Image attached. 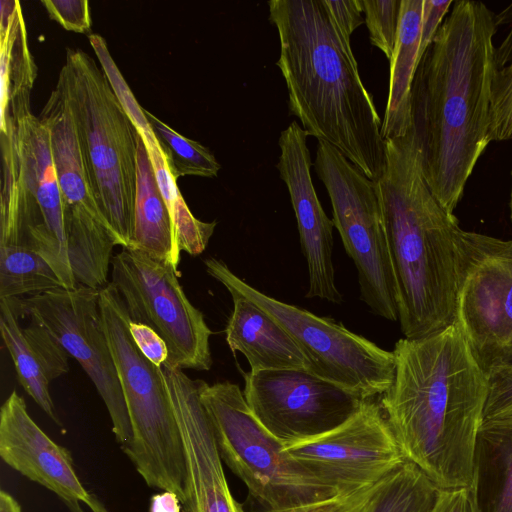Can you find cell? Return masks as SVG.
Returning <instances> with one entry per match:
<instances>
[{
    "instance_id": "36",
    "label": "cell",
    "mask_w": 512,
    "mask_h": 512,
    "mask_svg": "<svg viewBox=\"0 0 512 512\" xmlns=\"http://www.w3.org/2000/svg\"><path fill=\"white\" fill-rule=\"evenodd\" d=\"M335 27L340 35L350 41L351 34L363 24L359 0H324Z\"/></svg>"
},
{
    "instance_id": "40",
    "label": "cell",
    "mask_w": 512,
    "mask_h": 512,
    "mask_svg": "<svg viewBox=\"0 0 512 512\" xmlns=\"http://www.w3.org/2000/svg\"><path fill=\"white\" fill-rule=\"evenodd\" d=\"M504 11L507 14H509L510 16H512V4L509 7H507ZM497 17L503 18L500 16H497ZM503 19H507V18H503ZM507 22L512 23V20L508 19ZM511 26H512V24H511ZM495 58H496L497 69L502 68L512 62V27H511L510 32L507 34V36L504 38V40L500 44V46L498 48H496Z\"/></svg>"
},
{
    "instance_id": "18",
    "label": "cell",
    "mask_w": 512,
    "mask_h": 512,
    "mask_svg": "<svg viewBox=\"0 0 512 512\" xmlns=\"http://www.w3.org/2000/svg\"><path fill=\"white\" fill-rule=\"evenodd\" d=\"M308 132L293 121L279 137L276 165L295 212L302 253L308 268L307 298L340 303L333 264L334 223L323 210L311 178Z\"/></svg>"
},
{
    "instance_id": "23",
    "label": "cell",
    "mask_w": 512,
    "mask_h": 512,
    "mask_svg": "<svg viewBox=\"0 0 512 512\" xmlns=\"http://www.w3.org/2000/svg\"><path fill=\"white\" fill-rule=\"evenodd\" d=\"M423 0H402L398 36L390 62L389 91L382 119L384 140L405 136L412 127V86L421 60Z\"/></svg>"
},
{
    "instance_id": "4",
    "label": "cell",
    "mask_w": 512,
    "mask_h": 512,
    "mask_svg": "<svg viewBox=\"0 0 512 512\" xmlns=\"http://www.w3.org/2000/svg\"><path fill=\"white\" fill-rule=\"evenodd\" d=\"M386 165L375 181L405 338L438 333L455 322L456 236L460 229L427 185L413 128L385 140Z\"/></svg>"
},
{
    "instance_id": "39",
    "label": "cell",
    "mask_w": 512,
    "mask_h": 512,
    "mask_svg": "<svg viewBox=\"0 0 512 512\" xmlns=\"http://www.w3.org/2000/svg\"><path fill=\"white\" fill-rule=\"evenodd\" d=\"M179 497L171 491H163L152 496L149 512H181Z\"/></svg>"
},
{
    "instance_id": "28",
    "label": "cell",
    "mask_w": 512,
    "mask_h": 512,
    "mask_svg": "<svg viewBox=\"0 0 512 512\" xmlns=\"http://www.w3.org/2000/svg\"><path fill=\"white\" fill-rule=\"evenodd\" d=\"M63 288L51 265L25 245L0 246V299L34 296Z\"/></svg>"
},
{
    "instance_id": "34",
    "label": "cell",
    "mask_w": 512,
    "mask_h": 512,
    "mask_svg": "<svg viewBox=\"0 0 512 512\" xmlns=\"http://www.w3.org/2000/svg\"><path fill=\"white\" fill-rule=\"evenodd\" d=\"M51 19L66 30L84 33L91 28L89 2L87 0H42Z\"/></svg>"
},
{
    "instance_id": "7",
    "label": "cell",
    "mask_w": 512,
    "mask_h": 512,
    "mask_svg": "<svg viewBox=\"0 0 512 512\" xmlns=\"http://www.w3.org/2000/svg\"><path fill=\"white\" fill-rule=\"evenodd\" d=\"M63 79L97 204L127 248L136 194L139 132L102 68L81 49H67Z\"/></svg>"
},
{
    "instance_id": "31",
    "label": "cell",
    "mask_w": 512,
    "mask_h": 512,
    "mask_svg": "<svg viewBox=\"0 0 512 512\" xmlns=\"http://www.w3.org/2000/svg\"><path fill=\"white\" fill-rule=\"evenodd\" d=\"M402 0H359L370 43L391 60L399 30Z\"/></svg>"
},
{
    "instance_id": "27",
    "label": "cell",
    "mask_w": 512,
    "mask_h": 512,
    "mask_svg": "<svg viewBox=\"0 0 512 512\" xmlns=\"http://www.w3.org/2000/svg\"><path fill=\"white\" fill-rule=\"evenodd\" d=\"M479 512H512V437H479Z\"/></svg>"
},
{
    "instance_id": "41",
    "label": "cell",
    "mask_w": 512,
    "mask_h": 512,
    "mask_svg": "<svg viewBox=\"0 0 512 512\" xmlns=\"http://www.w3.org/2000/svg\"><path fill=\"white\" fill-rule=\"evenodd\" d=\"M0 512H22L18 501L5 490L0 491Z\"/></svg>"
},
{
    "instance_id": "33",
    "label": "cell",
    "mask_w": 512,
    "mask_h": 512,
    "mask_svg": "<svg viewBox=\"0 0 512 512\" xmlns=\"http://www.w3.org/2000/svg\"><path fill=\"white\" fill-rule=\"evenodd\" d=\"M488 135L490 142L512 141V62L494 74Z\"/></svg>"
},
{
    "instance_id": "8",
    "label": "cell",
    "mask_w": 512,
    "mask_h": 512,
    "mask_svg": "<svg viewBox=\"0 0 512 512\" xmlns=\"http://www.w3.org/2000/svg\"><path fill=\"white\" fill-rule=\"evenodd\" d=\"M105 333L128 410L133 437L121 447L145 483L185 500L186 460L179 426L156 366L139 350L130 317L112 282L99 291Z\"/></svg>"
},
{
    "instance_id": "10",
    "label": "cell",
    "mask_w": 512,
    "mask_h": 512,
    "mask_svg": "<svg viewBox=\"0 0 512 512\" xmlns=\"http://www.w3.org/2000/svg\"><path fill=\"white\" fill-rule=\"evenodd\" d=\"M315 172L328 192L333 223L358 274L362 301L398 321L399 298L375 182L335 147L318 140Z\"/></svg>"
},
{
    "instance_id": "38",
    "label": "cell",
    "mask_w": 512,
    "mask_h": 512,
    "mask_svg": "<svg viewBox=\"0 0 512 512\" xmlns=\"http://www.w3.org/2000/svg\"><path fill=\"white\" fill-rule=\"evenodd\" d=\"M432 512H479L477 479L470 487L443 490Z\"/></svg>"
},
{
    "instance_id": "14",
    "label": "cell",
    "mask_w": 512,
    "mask_h": 512,
    "mask_svg": "<svg viewBox=\"0 0 512 512\" xmlns=\"http://www.w3.org/2000/svg\"><path fill=\"white\" fill-rule=\"evenodd\" d=\"M100 289L78 285L56 288L42 294L7 299L16 314L36 322L78 361L102 398L120 447L132 440L128 410L115 362L105 333Z\"/></svg>"
},
{
    "instance_id": "16",
    "label": "cell",
    "mask_w": 512,
    "mask_h": 512,
    "mask_svg": "<svg viewBox=\"0 0 512 512\" xmlns=\"http://www.w3.org/2000/svg\"><path fill=\"white\" fill-rule=\"evenodd\" d=\"M244 378L253 415L285 446L335 429L364 402L306 369L250 370Z\"/></svg>"
},
{
    "instance_id": "42",
    "label": "cell",
    "mask_w": 512,
    "mask_h": 512,
    "mask_svg": "<svg viewBox=\"0 0 512 512\" xmlns=\"http://www.w3.org/2000/svg\"><path fill=\"white\" fill-rule=\"evenodd\" d=\"M70 512H85L78 501L64 502ZM92 512H109L106 507L96 498L90 507Z\"/></svg>"
},
{
    "instance_id": "26",
    "label": "cell",
    "mask_w": 512,
    "mask_h": 512,
    "mask_svg": "<svg viewBox=\"0 0 512 512\" xmlns=\"http://www.w3.org/2000/svg\"><path fill=\"white\" fill-rule=\"evenodd\" d=\"M143 140L155 171L159 189L170 211L179 248L189 255L197 256L206 249L217 222H204L192 214L179 191L177 181L169 170L154 133L144 137Z\"/></svg>"
},
{
    "instance_id": "30",
    "label": "cell",
    "mask_w": 512,
    "mask_h": 512,
    "mask_svg": "<svg viewBox=\"0 0 512 512\" xmlns=\"http://www.w3.org/2000/svg\"><path fill=\"white\" fill-rule=\"evenodd\" d=\"M488 394L480 436L512 437V366L488 372Z\"/></svg>"
},
{
    "instance_id": "5",
    "label": "cell",
    "mask_w": 512,
    "mask_h": 512,
    "mask_svg": "<svg viewBox=\"0 0 512 512\" xmlns=\"http://www.w3.org/2000/svg\"><path fill=\"white\" fill-rule=\"evenodd\" d=\"M0 130V246L32 248L51 265L63 288L75 289L49 131L31 106L1 113Z\"/></svg>"
},
{
    "instance_id": "22",
    "label": "cell",
    "mask_w": 512,
    "mask_h": 512,
    "mask_svg": "<svg viewBox=\"0 0 512 512\" xmlns=\"http://www.w3.org/2000/svg\"><path fill=\"white\" fill-rule=\"evenodd\" d=\"M127 248L140 250L178 268L181 250L175 226L159 189L147 147L140 134L137 150L136 194Z\"/></svg>"
},
{
    "instance_id": "12",
    "label": "cell",
    "mask_w": 512,
    "mask_h": 512,
    "mask_svg": "<svg viewBox=\"0 0 512 512\" xmlns=\"http://www.w3.org/2000/svg\"><path fill=\"white\" fill-rule=\"evenodd\" d=\"M39 118L50 135L73 275L77 284L101 289L108 284L112 251L120 242L93 194L60 76Z\"/></svg>"
},
{
    "instance_id": "29",
    "label": "cell",
    "mask_w": 512,
    "mask_h": 512,
    "mask_svg": "<svg viewBox=\"0 0 512 512\" xmlns=\"http://www.w3.org/2000/svg\"><path fill=\"white\" fill-rule=\"evenodd\" d=\"M172 176L217 177L221 165L208 148L188 139L144 110Z\"/></svg>"
},
{
    "instance_id": "21",
    "label": "cell",
    "mask_w": 512,
    "mask_h": 512,
    "mask_svg": "<svg viewBox=\"0 0 512 512\" xmlns=\"http://www.w3.org/2000/svg\"><path fill=\"white\" fill-rule=\"evenodd\" d=\"M233 311L225 334L230 350L242 353L251 371L311 369L310 362L287 333L266 311L246 297L229 292Z\"/></svg>"
},
{
    "instance_id": "19",
    "label": "cell",
    "mask_w": 512,
    "mask_h": 512,
    "mask_svg": "<svg viewBox=\"0 0 512 512\" xmlns=\"http://www.w3.org/2000/svg\"><path fill=\"white\" fill-rule=\"evenodd\" d=\"M0 456L12 469L55 493L63 502L95 499L76 475L71 453L54 442L31 418L14 390L0 409Z\"/></svg>"
},
{
    "instance_id": "15",
    "label": "cell",
    "mask_w": 512,
    "mask_h": 512,
    "mask_svg": "<svg viewBox=\"0 0 512 512\" xmlns=\"http://www.w3.org/2000/svg\"><path fill=\"white\" fill-rule=\"evenodd\" d=\"M292 458L350 504L405 461L379 402L366 399L335 429L285 446Z\"/></svg>"
},
{
    "instance_id": "20",
    "label": "cell",
    "mask_w": 512,
    "mask_h": 512,
    "mask_svg": "<svg viewBox=\"0 0 512 512\" xmlns=\"http://www.w3.org/2000/svg\"><path fill=\"white\" fill-rule=\"evenodd\" d=\"M0 331L24 390L58 425L49 391L50 382L69 370V354L42 325L19 323V316L7 299H0Z\"/></svg>"
},
{
    "instance_id": "25",
    "label": "cell",
    "mask_w": 512,
    "mask_h": 512,
    "mask_svg": "<svg viewBox=\"0 0 512 512\" xmlns=\"http://www.w3.org/2000/svg\"><path fill=\"white\" fill-rule=\"evenodd\" d=\"M443 490L406 460L340 512H432Z\"/></svg>"
},
{
    "instance_id": "24",
    "label": "cell",
    "mask_w": 512,
    "mask_h": 512,
    "mask_svg": "<svg viewBox=\"0 0 512 512\" xmlns=\"http://www.w3.org/2000/svg\"><path fill=\"white\" fill-rule=\"evenodd\" d=\"M0 109L30 103L37 69L27 44L20 2L1 1L0 21Z\"/></svg>"
},
{
    "instance_id": "9",
    "label": "cell",
    "mask_w": 512,
    "mask_h": 512,
    "mask_svg": "<svg viewBox=\"0 0 512 512\" xmlns=\"http://www.w3.org/2000/svg\"><path fill=\"white\" fill-rule=\"evenodd\" d=\"M207 273L228 292L254 302L292 337L310 362V372L366 400L381 396L395 374L393 351H387L342 323L317 316L255 289L216 258L204 260Z\"/></svg>"
},
{
    "instance_id": "17",
    "label": "cell",
    "mask_w": 512,
    "mask_h": 512,
    "mask_svg": "<svg viewBox=\"0 0 512 512\" xmlns=\"http://www.w3.org/2000/svg\"><path fill=\"white\" fill-rule=\"evenodd\" d=\"M186 460L185 500L181 512H244L228 485L211 420L201 402L199 379L162 365Z\"/></svg>"
},
{
    "instance_id": "32",
    "label": "cell",
    "mask_w": 512,
    "mask_h": 512,
    "mask_svg": "<svg viewBox=\"0 0 512 512\" xmlns=\"http://www.w3.org/2000/svg\"><path fill=\"white\" fill-rule=\"evenodd\" d=\"M89 42L97 56L108 82L141 136L152 133V128L142 108L114 62L105 39L96 33L88 35Z\"/></svg>"
},
{
    "instance_id": "37",
    "label": "cell",
    "mask_w": 512,
    "mask_h": 512,
    "mask_svg": "<svg viewBox=\"0 0 512 512\" xmlns=\"http://www.w3.org/2000/svg\"><path fill=\"white\" fill-rule=\"evenodd\" d=\"M453 0H423L420 56L424 55L437 34L445 16L449 13Z\"/></svg>"
},
{
    "instance_id": "3",
    "label": "cell",
    "mask_w": 512,
    "mask_h": 512,
    "mask_svg": "<svg viewBox=\"0 0 512 512\" xmlns=\"http://www.w3.org/2000/svg\"><path fill=\"white\" fill-rule=\"evenodd\" d=\"M276 62L288 91L290 114L310 136L335 147L366 177L377 181L386 165L382 120L364 86L350 41L324 0H271Z\"/></svg>"
},
{
    "instance_id": "1",
    "label": "cell",
    "mask_w": 512,
    "mask_h": 512,
    "mask_svg": "<svg viewBox=\"0 0 512 512\" xmlns=\"http://www.w3.org/2000/svg\"><path fill=\"white\" fill-rule=\"evenodd\" d=\"M496 31L495 16L484 3L454 1L415 74L412 128L422 172L450 214L490 143Z\"/></svg>"
},
{
    "instance_id": "6",
    "label": "cell",
    "mask_w": 512,
    "mask_h": 512,
    "mask_svg": "<svg viewBox=\"0 0 512 512\" xmlns=\"http://www.w3.org/2000/svg\"><path fill=\"white\" fill-rule=\"evenodd\" d=\"M199 395L222 461L246 485L260 512H340L349 505L263 427L237 384L199 380Z\"/></svg>"
},
{
    "instance_id": "2",
    "label": "cell",
    "mask_w": 512,
    "mask_h": 512,
    "mask_svg": "<svg viewBox=\"0 0 512 512\" xmlns=\"http://www.w3.org/2000/svg\"><path fill=\"white\" fill-rule=\"evenodd\" d=\"M395 374L380 406L405 459L444 490L472 486L488 375L454 323L394 346Z\"/></svg>"
},
{
    "instance_id": "11",
    "label": "cell",
    "mask_w": 512,
    "mask_h": 512,
    "mask_svg": "<svg viewBox=\"0 0 512 512\" xmlns=\"http://www.w3.org/2000/svg\"><path fill=\"white\" fill-rule=\"evenodd\" d=\"M455 324L481 369L512 366V239L459 229Z\"/></svg>"
},
{
    "instance_id": "35",
    "label": "cell",
    "mask_w": 512,
    "mask_h": 512,
    "mask_svg": "<svg viewBox=\"0 0 512 512\" xmlns=\"http://www.w3.org/2000/svg\"><path fill=\"white\" fill-rule=\"evenodd\" d=\"M129 330L139 350L156 366H162L168 359L164 340L149 326L130 319Z\"/></svg>"
},
{
    "instance_id": "43",
    "label": "cell",
    "mask_w": 512,
    "mask_h": 512,
    "mask_svg": "<svg viewBox=\"0 0 512 512\" xmlns=\"http://www.w3.org/2000/svg\"><path fill=\"white\" fill-rule=\"evenodd\" d=\"M510 219L512 221V191H511V197H510Z\"/></svg>"
},
{
    "instance_id": "13",
    "label": "cell",
    "mask_w": 512,
    "mask_h": 512,
    "mask_svg": "<svg viewBox=\"0 0 512 512\" xmlns=\"http://www.w3.org/2000/svg\"><path fill=\"white\" fill-rule=\"evenodd\" d=\"M112 283L131 321L152 328L166 343L164 366L208 371L212 366L211 329L187 298L177 267L133 248L111 260Z\"/></svg>"
}]
</instances>
